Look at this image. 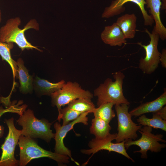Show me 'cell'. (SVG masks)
Wrapping results in <instances>:
<instances>
[{
    "mask_svg": "<svg viewBox=\"0 0 166 166\" xmlns=\"http://www.w3.org/2000/svg\"><path fill=\"white\" fill-rule=\"evenodd\" d=\"M21 22L19 17L10 18L0 29V42L5 43L16 44L22 51L25 49H35L41 50L32 45L28 41L24 34L25 32L30 29L39 30L38 23L36 20L30 21L23 29L19 27Z\"/></svg>",
    "mask_w": 166,
    "mask_h": 166,
    "instance_id": "obj_1",
    "label": "cell"
},
{
    "mask_svg": "<svg viewBox=\"0 0 166 166\" xmlns=\"http://www.w3.org/2000/svg\"><path fill=\"white\" fill-rule=\"evenodd\" d=\"M18 144L20 149V166H26L33 159L44 157L53 159L59 164L63 165L69 162L68 156L44 149L33 138L21 135Z\"/></svg>",
    "mask_w": 166,
    "mask_h": 166,
    "instance_id": "obj_2",
    "label": "cell"
},
{
    "mask_svg": "<svg viewBox=\"0 0 166 166\" xmlns=\"http://www.w3.org/2000/svg\"><path fill=\"white\" fill-rule=\"evenodd\" d=\"M19 116L17 122L22 127L21 135L33 139L40 138L47 142L54 138L55 133L51 129L52 124L48 120L38 119L30 109L25 110Z\"/></svg>",
    "mask_w": 166,
    "mask_h": 166,
    "instance_id": "obj_3",
    "label": "cell"
},
{
    "mask_svg": "<svg viewBox=\"0 0 166 166\" xmlns=\"http://www.w3.org/2000/svg\"><path fill=\"white\" fill-rule=\"evenodd\" d=\"M125 77L121 72H116L113 75L114 81L110 78H107L95 89L94 95L97 97L98 107L103 104L110 102L115 105L130 104L123 93V85Z\"/></svg>",
    "mask_w": 166,
    "mask_h": 166,
    "instance_id": "obj_4",
    "label": "cell"
},
{
    "mask_svg": "<svg viewBox=\"0 0 166 166\" xmlns=\"http://www.w3.org/2000/svg\"><path fill=\"white\" fill-rule=\"evenodd\" d=\"M152 128L144 126L138 131L141 135V137L139 139L134 140L129 139L124 143L125 148L128 149L130 146L136 145L138 146L140 149L134 152V153H141L142 158H148L147 152L150 151L152 152H158L166 147V144L160 143L159 142L165 143L166 141L163 139V136L161 134H154L152 133Z\"/></svg>",
    "mask_w": 166,
    "mask_h": 166,
    "instance_id": "obj_5",
    "label": "cell"
},
{
    "mask_svg": "<svg viewBox=\"0 0 166 166\" xmlns=\"http://www.w3.org/2000/svg\"><path fill=\"white\" fill-rule=\"evenodd\" d=\"M118 121V133L116 143L129 139L135 140L137 137V132L142 126L134 122L128 112L129 105L125 104L114 105Z\"/></svg>",
    "mask_w": 166,
    "mask_h": 166,
    "instance_id": "obj_6",
    "label": "cell"
},
{
    "mask_svg": "<svg viewBox=\"0 0 166 166\" xmlns=\"http://www.w3.org/2000/svg\"><path fill=\"white\" fill-rule=\"evenodd\" d=\"M50 96L52 105L57 107L59 113L62 106L73 101L81 98L91 100L93 94L89 91L83 89L78 83L69 81L65 82L61 89L52 93Z\"/></svg>",
    "mask_w": 166,
    "mask_h": 166,
    "instance_id": "obj_7",
    "label": "cell"
},
{
    "mask_svg": "<svg viewBox=\"0 0 166 166\" xmlns=\"http://www.w3.org/2000/svg\"><path fill=\"white\" fill-rule=\"evenodd\" d=\"M5 122L8 126L9 131L1 147L2 153L0 158V166H17L19 165V161L15 157L14 151L21 135V130L15 128L13 118L5 119Z\"/></svg>",
    "mask_w": 166,
    "mask_h": 166,
    "instance_id": "obj_8",
    "label": "cell"
},
{
    "mask_svg": "<svg viewBox=\"0 0 166 166\" xmlns=\"http://www.w3.org/2000/svg\"><path fill=\"white\" fill-rule=\"evenodd\" d=\"M145 32L150 38L149 43L146 45H143L141 42L137 44L144 49L146 55L144 58H141L139 61V68L144 73L151 74L158 67L160 63V53L158 49L159 39L158 34L153 29L150 33L146 29Z\"/></svg>",
    "mask_w": 166,
    "mask_h": 166,
    "instance_id": "obj_9",
    "label": "cell"
},
{
    "mask_svg": "<svg viewBox=\"0 0 166 166\" xmlns=\"http://www.w3.org/2000/svg\"><path fill=\"white\" fill-rule=\"evenodd\" d=\"M117 133H110L106 137L101 139L95 138L91 140L88 144L90 149H83L81 150V152L86 155L92 154V156L101 150H106L109 151L114 152L124 156L128 159L134 162L127 153L124 146V143L126 140L120 142L113 143L112 141L115 140Z\"/></svg>",
    "mask_w": 166,
    "mask_h": 166,
    "instance_id": "obj_10",
    "label": "cell"
},
{
    "mask_svg": "<svg viewBox=\"0 0 166 166\" xmlns=\"http://www.w3.org/2000/svg\"><path fill=\"white\" fill-rule=\"evenodd\" d=\"M88 112L82 113L77 119L65 125H61L58 122L54 125L56 131L54 138L55 141L54 152L63 155L68 156L71 160L77 165L79 164L75 161L72 156L71 151L67 148L64 143V139L67 133L72 129L74 125L78 123H82L85 125L88 124Z\"/></svg>",
    "mask_w": 166,
    "mask_h": 166,
    "instance_id": "obj_11",
    "label": "cell"
},
{
    "mask_svg": "<svg viewBox=\"0 0 166 166\" xmlns=\"http://www.w3.org/2000/svg\"><path fill=\"white\" fill-rule=\"evenodd\" d=\"M128 2H132L136 4L139 7L144 20L146 26H152L154 22L152 16L148 13L145 8V0H115L110 5L106 7L103 13L102 17L109 18L120 14L125 10L124 4Z\"/></svg>",
    "mask_w": 166,
    "mask_h": 166,
    "instance_id": "obj_12",
    "label": "cell"
},
{
    "mask_svg": "<svg viewBox=\"0 0 166 166\" xmlns=\"http://www.w3.org/2000/svg\"><path fill=\"white\" fill-rule=\"evenodd\" d=\"M101 37L105 43L111 46H121L126 42L123 32L116 22L111 26H105Z\"/></svg>",
    "mask_w": 166,
    "mask_h": 166,
    "instance_id": "obj_13",
    "label": "cell"
},
{
    "mask_svg": "<svg viewBox=\"0 0 166 166\" xmlns=\"http://www.w3.org/2000/svg\"><path fill=\"white\" fill-rule=\"evenodd\" d=\"M147 7L152 17L155 26L153 29L158 34L159 38L164 41L166 39V28L163 24L160 17V10L161 5L160 0H145Z\"/></svg>",
    "mask_w": 166,
    "mask_h": 166,
    "instance_id": "obj_14",
    "label": "cell"
},
{
    "mask_svg": "<svg viewBox=\"0 0 166 166\" xmlns=\"http://www.w3.org/2000/svg\"><path fill=\"white\" fill-rule=\"evenodd\" d=\"M166 104V90L160 96L152 101L143 103L129 112L132 116L137 117L145 113H154L162 108Z\"/></svg>",
    "mask_w": 166,
    "mask_h": 166,
    "instance_id": "obj_15",
    "label": "cell"
},
{
    "mask_svg": "<svg viewBox=\"0 0 166 166\" xmlns=\"http://www.w3.org/2000/svg\"><path fill=\"white\" fill-rule=\"evenodd\" d=\"M137 17L134 13L126 14L118 17L116 23L123 32L126 39L133 38L136 33Z\"/></svg>",
    "mask_w": 166,
    "mask_h": 166,
    "instance_id": "obj_16",
    "label": "cell"
},
{
    "mask_svg": "<svg viewBox=\"0 0 166 166\" xmlns=\"http://www.w3.org/2000/svg\"><path fill=\"white\" fill-rule=\"evenodd\" d=\"M17 73L20 84V90L23 93L30 92L32 90L33 78L25 67L23 60L21 58L17 60Z\"/></svg>",
    "mask_w": 166,
    "mask_h": 166,
    "instance_id": "obj_17",
    "label": "cell"
},
{
    "mask_svg": "<svg viewBox=\"0 0 166 166\" xmlns=\"http://www.w3.org/2000/svg\"><path fill=\"white\" fill-rule=\"evenodd\" d=\"M34 82L35 88L41 94L50 96L52 93L61 89L65 81L63 80L57 83H52L37 77Z\"/></svg>",
    "mask_w": 166,
    "mask_h": 166,
    "instance_id": "obj_18",
    "label": "cell"
},
{
    "mask_svg": "<svg viewBox=\"0 0 166 166\" xmlns=\"http://www.w3.org/2000/svg\"><path fill=\"white\" fill-rule=\"evenodd\" d=\"M109 124L100 117H94L92 120L90 132L95 136V138H105L110 133L111 127Z\"/></svg>",
    "mask_w": 166,
    "mask_h": 166,
    "instance_id": "obj_19",
    "label": "cell"
},
{
    "mask_svg": "<svg viewBox=\"0 0 166 166\" xmlns=\"http://www.w3.org/2000/svg\"><path fill=\"white\" fill-rule=\"evenodd\" d=\"M14 47L13 43H5L0 42V55L3 60L6 61L10 65L14 79L18 77L17 62L11 57L10 51Z\"/></svg>",
    "mask_w": 166,
    "mask_h": 166,
    "instance_id": "obj_20",
    "label": "cell"
},
{
    "mask_svg": "<svg viewBox=\"0 0 166 166\" xmlns=\"http://www.w3.org/2000/svg\"><path fill=\"white\" fill-rule=\"evenodd\" d=\"M152 115V118H149L146 117L144 114H142L137 119V122L141 125L147 126L166 131V120L162 119L154 113H153Z\"/></svg>",
    "mask_w": 166,
    "mask_h": 166,
    "instance_id": "obj_21",
    "label": "cell"
},
{
    "mask_svg": "<svg viewBox=\"0 0 166 166\" xmlns=\"http://www.w3.org/2000/svg\"><path fill=\"white\" fill-rule=\"evenodd\" d=\"M67 107L82 113L88 112L93 113L95 108L91 100L81 98L74 100L67 105Z\"/></svg>",
    "mask_w": 166,
    "mask_h": 166,
    "instance_id": "obj_22",
    "label": "cell"
},
{
    "mask_svg": "<svg viewBox=\"0 0 166 166\" xmlns=\"http://www.w3.org/2000/svg\"><path fill=\"white\" fill-rule=\"evenodd\" d=\"M114 105L112 102L107 103L101 104L97 108H95L93 112L94 116L100 117L109 123L115 116L112 109Z\"/></svg>",
    "mask_w": 166,
    "mask_h": 166,
    "instance_id": "obj_23",
    "label": "cell"
},
{
    "mask_svg": "<svg viewBox=\"0 0 166 166\" xmlns=\"http://www.w3.org/2000/svg\"><path fill=\"white\" fill-rule=\"evenodd\" d=\"M82 113L69 108L67 106L61 109L58 113L57 120H63L62 125H66L78 118Z\"/></svg>",
    "mask_w": 166,
    "mask_h": 166,
    "instance_id": "obj_24",
    "label": "cell"
},
{
    "mask_svg": "<svg viewBox=\"0 0 166 166\" xmlns=\"http://www.w3.org/2000/svg\"><path fill=\"white\" fill-rule=\"evenodd\" d=\"M21 104L18 103L16 105L14 103L12 104L6 109H4L2 106H0V118L4 113L10 112L18 114L19 115L22 114L26 107V105L20 106ZM4 127L0 125V138H2L4 134Z\"/></svg>",
    "mask_w": 166,
    "mask_h": 166,
    "instance_id": "obj_25",
    "label": "cell"
},
{
    "mask_svg": "<svg viewBox=\"0 0 166 166\" xmlns=\"http://www.w3.org/2000/svg\"><path fill=\"white\" fill-rule=\"evenodd\" d=\"M160 61L161 63L162 66L164 68H166V49H163L160 57Z\"/></svg>",
    "mask_w": 166,
    "mask_h": 166,
    "instance_id": "obj_26",
    "label": "cell"
},
{
    "mask_svg": "<svg viewBox=\"0 0 166 166\" xmlns=\"http://www.w3.org/2000/svg\"><path fill=\"white\" fill-rule=\"evenodd\" d=\"M162 119L166 120V106L163 107L158 111L153 113Z\"/></svg>",
    "mask_w": 166,
    "mask_h": 166,
    "instance_id": "obj_27",
    "label": "cell"
},
{
    "mask_svg": "<svg viewBox=\"0 0 166 166\" xmlns=\"http://www.w3.org/2000/svg\"><path fill=\"white\" fill-rule=\"evenodd\" d=\"M162 3H161V9L162 10L166 9V0H162Z\"/></svg>",
    "mask_w": 166,
    "mask_h": 166,
    "instance_id": "obj_28",
    "label": "cell"
},
{
    "mask_svg": "<svg viewBox=\"0 0 166 166\" xmlns=\"http://www.w3.org/2000/svg\"><path fill=\"white\" fill-rule=\"evenodd\" d=\"M2 21V14L1 10L0 9V23Z\"/></svg>",
    "mask_w": 166,
    "mask_h": 166,
    "instance_id": "obj_29",
    "label": "cell"
},
{
    "mask_svg": "<svg viewBox=\"0 0 166 166\" xmlns=\"http://www.w3.org/2000/svg\"></svg>",
    "mask_w": 166,
    "mask_h": 166,
    "instance_id": "obj_30",
    "label": "cell"
}]
</instances>
